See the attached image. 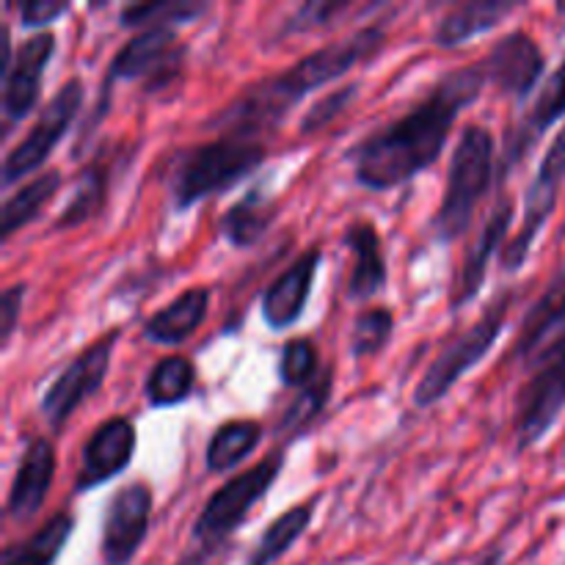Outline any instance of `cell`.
I'll return each instance as SVG.
<instances>
[{"mask_svg": "<svg viewBox=\"0 0 565 565\" xmlns=\"http://www.w3.org/2000/svg\"><path fill=\"white\" fill-rule=\"evenodd\" d=\"M318 497L307 502H298L296 508H290L287 513L276 516L274 522L265 527L263 539L257 541V546L252 550L248 561L243 565H276L292 546L301 541V535L307 533L309 524H312L315 511H318Z\"/></svg>", "mask_w": 565, "mask_h": 565, "instance_id": "cell-29", "label": "cell"}, {"mask_svg": "<svg viewBox=\"0 0 565 565\" xmlns=\"http://www.w3.org/2000/svg\"><path fill=\"white\" fill-rule=\"evenodd\" d=\"M359 97L356 83H348V86L331 88L326 97H320L318 103L309 105V110L303 114V119L298 121V132L301 136H315V132L326 130L337 116H342L348 110V105Z\"/></svg>", "mask_w": 565, "mask_h": 565, "instance_id": "cell-36", "label": "cell"}, {"mask_svg": "<svg viewBox=\"0 0 565 565\" xmlns=\"http://www.w3.org/2000/svg\"><path fill=\"white\" fill-rule=\"evenodd\" d=\"M119 337L121 331L114 329L108 331V334L99 337V340H94L88 348H83V351L55 375L53 384L42 392L39 412H42L44 423H47V428L53 430V434H61V430L66 428V423L72 419V414H75L88 397H94L103 390Z\"/></svg>", "mask_w": 565, "mask_h": 565, "instance_id": "cell-10", "label": "cell"}, {"mask_svg": "<svg viewBox=\"0 0 565 565\" xmlns=\"http://www.w3.org/2000/svg\"><path fill=\"white\" fill-rule=\"evenodd\" d=\"M386 33H390L386 20H375L373 25L359 28L340 42L312 50L309 55L298 58L290 70L248 83L224 108L215 110L204 121V127L215 130L218 136L235 132V136L248 138H259L263 132L276 130L309 94L340 81L353 66L379 55L386 44Z\"/></svg>", "mask_w": 565, "mask_h": 565, "instance_id": "cell-2", "label": "cell"}, {"mask_svg": "<svg viewBox=\"0 0 565 565\" xmlns=\"http://www.w3.org/2000/svg\"><path fill=\"white\" fill-rule=\"evenodd\" d=\"M565 182V127L555 136L552 147L546 149L544 160H541L539 171H535L533 182L527 188V196H524V215L522 226L516 230V235L505 243V248L500 252V265L508 274H516L522 270V265L527 263L530 252H533L535 241L544 232L546 221H550L552 210L557 207V196L563 191Z\"/></svg>", "mask_w": 565, "mask_h": 565, "instance_id": "cell-11", "label": "cell"}, {"mask_svg": "<svg viewBox=\"0 0 565 565\" xmlns=\"http://www.w3.org/2000/svg\"><path fill=\"white\" fill-rule=\"evenodd\" d=\"M331 386H334V370L323 367V373H320L318 379L307 386V390L298 392V397L290 403V408L285 412V417H281L279 425H276V434L292 436V434H298V430L307 428V425L312 423L320 412H323L326 403H329Z\"/></svg>", "mask_w": 565, "mask_h": 565, "instance_id": "cell-33", "label": "cell"}, {"mask_svg": "<svg viewBox=\"0 0 565 565\" xmlns=\"http://www.w3.org/2000/svg\"><path fill=\"white\" fill-rule=\"evenodd\" d=\"M210 312V290L207 287H188L174 301L147 318L143 323V340L154 342L160 348H177L191 340L199 326L207 320Z\"/></svg>", "mask_w": 565, "mask_h": 565, "instance_id": "cell-22", "label": "cell"}, {"mask_svg": "<svg viewBox=\"0 0 565 565\" xmlns=\"http://www.w3.org/2000/svg\"><path fill=\"white\" fill-rule=\"evenodd\" d=\"M55 480V447L44 436H33L17 461L14 478H11L6 513L14 522H28L36 516L47 502L50 489Z\"/></svg>", "mask_w": 565, "mask_h": 565, "instance_id": "cell-18", "label": "cell"}, {"mask_svg": "<svg viewBox=\"0 0 565 565\" xmlns=\"http://www.w3.org/2000/svg\"><path fill=\"white\" fill-rule=\"evenodd\" d=\"M395 334V312L386 307L359 309L351 326V353L356 359L379 356Z\"/></svg>", "mask_w": 565, "mask_h": 565, "instance_id": "cell-32", "label": "cell"}, {"mask_svg": "<svg viewBox=\"0 0 565 565\" xmlns=\"http://www.w3.org/2000/svg\"><path fill=\"white\" fill-rule=\"evenodd\" d=\"M285 469V447H276L259 463L248 467L246 472L226 480L207 502L193 522V541L196 546L218 552V546L235 533L243 519L254 511L259 500L270 494L274 483Z\"/></svg>", "mask_w": 565, "mask_h": 565, "instance_id": "cell-6", "label": "cell"}, {"mask_svg": "<svg viewBox=\"0 0 565 565\" xmlns=\"http://www.w3.org/2000/svg\"><path fill=\"white\" fill-rule=\"evenodd\" d=\"M215 555V550H207V546H193L185 557H182L177 565H207L210 557Z\"/></svg>", "mask_w": 565, "mask_h": 565, "instance_id": "cell-39", "label": "cell"}, {"mask_svg": "<svg viewBox=\"0 0 565 565\" xmlns=\"http://www.w3.org/2000/svg\"><path fill=\"white\" fill-rule=\"evenodd\" d=\"M196 390V367L182 353H169L149 370L143 381V395L152 408L182 406Z\"/></svg>", "mask_w": 565, "mask_h": 565, "instance_id": "cell-30", "label": "cell"}, {"mask_svg": "<svg viewBox=\"0 0 565 565\" xmlns=\"http://www.w3.org/2000/svg\"><path fill=\"white\" fill-rule=\"evenodd\" d=\"M276 213H279V202L274 193L265 188V182L252 185L243 199L221 213L218 218V235L230 243L232 248H252L268 235L274 226Z\"/></svg>", "mask_w": 565, "mask_h": 565, "instance_id": "cell-21", "label": "cell"}, {"mask_svg": "<svg viewBox=\"0 0 565 565\" xmlns=\"http://www.w3.org/2000/svg\"><path fill=\"white\" fill-rule=\"evenodd\" d=\"M480 66L489 86H497L516 103H524L544 77L546 55L530 33L511 31L491 44L489 53L480 58Z\"/></svg>", "mask_w": 565, "mask_h": 565, "instance_id": "cell-13", "label": "cell"}, {"mask_svg": "<svg viewBox=\"0 0 565 565\" xmlns=\"http://www.w3.org/2000/svg\"><path fill=\"white\" fill-rule=\"evenodd\" d=\"M522 3H505V0H469V3H456L436 22L434 36L430 39H434L436 47H461V44L494 31Z\"/></svg>", "mask_w": 565, "mask_h": 565, "instance_id": "cell-24", "label": "cell"}, {"mask_svg": "<svg viewBox=\"0 0 565 565\" xmlns=\"http://www.w3.org/2000/svg\"><path fill=\"white\" fill-rule=\"evenodd\" d=\"M108 182H110V169L105 163L103 154L92 160L86 169L77 177L75 188L70 193V202L64 204L58 215L53 221V230H75V226L92 221L99 210L105 207V199H108Z\"/></svg>", "mask_w": 565, "mask_h": 565, "instance_id": "cell-28", "label": "cell"}, {"mask_svg": "<svg viewBox=\"0 0 565 565\" xmlns=\"http://www.w3.org/2000/svg\"><path fill=\"white\" fill-rule=\"evenodd\" d=\"M72 533H75V516L70 511L53 513L28 539L6 546L0 565H55Z\"/></svg>", "mask_w": 565, "mask_h": 565, "instance_id": "cell-26", "label": "cell"}, {"mask_svg": "<svg viewBox=\"0 0 565 565\" xmlns=\"http://www.w3.org/2000/svg\"><path fill=\"white\" fill-rule=\"evenodd\" d=\"M20 25L28 28V31H39L53 25L55 20H61L64 14H70V3H55V0H25L20 3Z\"/></svg>", "mask_w": 565, "mask_h": 565, "instance_id": "cell-37", "label": "cell"}, {"mask_svg": "<svg viewBox=\"0 0 565 565\" xmlns=\"http://www.w3.org/2000/svg\"><path fill=\"white\" fill-rule=\"evenodd\" d=\"M185 58L188 47L177 39V28H143L136 36L127 39L110 58L103 86H99L97 108H94L92 121L83 127V136H88V130L105 119L116 83L141 81L143 92L158 94L174 86L177 77L182 75Z\"/></svg>", "mask_w": 565, "mask_h": 565, "instance_id": "cell-5", "label": "cell"}, {"mask_svg": "<svg viewBox=\"0 0 565 565\" xmlns=\"http://www.w3.org/2000/svg\"><path fill=\"white\" fill-rule=\"evenodd\" d=\"M489 86L480 61L441 75L414 108L348 149L353 177L367 191H395L439 160L463 108Z\"/></svg>", "mask_w": 565, "mask_h": 565, "instance_id": "cell-1", "label": "cell"}, {"mask_svg": "<svg viewBox=\"0 0 565 565\" xmlns=\"http://www.w3.org/2000/svg\"><path fill=\"white\" fill-rule=\"evenodd\" d=\"M265 158H268V147L263 138L235 136V132H224L213 141L180 149L171 158L169 174H166L171 204L177 213H185L202 204L204 199L218 196L252 177L265 163Z\"/></svg>", "mask_w": 565, "mask_h": 565, "instance_id": "cell-3", "label": "cell"}, {"mask_svg": "<svg viewBox=\"0 0 565 565\" xmlns=\"http://www.w3.org/2000/svg\"><path fill=\"white\" fill-rule=\"evenodd\" d=\"M83 99H86L83 81L81 77H72L44 103V108L39 110L36 121L25 132V138H20L17 147H11L9 154H6L3 171H0L3 174V188L22 182L47 163L50 154L64 141L70 127L75 125L77 114L83 110Z\"/></svg>", "mask_w": 565, "mask_h": 565, "instance_id": "cell-9", "label": "cell"}, {"mask_svg": "<svg viewBox=\"0 0 565 565\" xmlns=\"http://www.w3.org/2000/svg\"><path fill=\"white\" fill-rule=\"evenodd\" d=\"M136 456V425L127 417H108L88 434L75 472V494L99 489L119 478Z\"/></svg>", "mask_w": 565, "mask_h": 565, "instance_id": "cell-14", "label": "cell"}, {"mask_svg": "<svg viewBox=\"0 0 565 565\" xmlns=\"http://www.w3.org/2000/svg\"><path fill=\"white\" fill-rule=\"evenodd\" d=\"M28 296V285H11L6 287L3 296H0V345H9L11 337H14L17 323H20L22 315V301Z\"/></svg>", "mask_w": 565, "mask_h": 565, "instance_id": "cell-38", "label": "cell"}, {"mask_svg": "<svg viewBox=\"0 0 565 565\" xmlns=\"http://www.w3.org/2000/svg\"><path fill=\"white\" fill-rule=\"evenodd\" d=\"M263 423L257 419H230L215 434L210 436L204 447V467L210 475H224L230 469L241 467L246 458L254 456V450L263 441Z\"/></svg>", "mask_w": 565, "mask_h": 565, "instance_id": "cell-25", "label": "cell"}, {"mask_svg": "<svg viewBox=\"0 0 565 565\" xmlns=\"http://www.w3.org/2000/svg\"><path fill=\"white\" fill-rule=\"evenodd\" d=\"M320 263H323V248H307L265 287L263 320L270 331H287L303 318Z\"/></svg>", "mask_w": 565, "mask_h": 565, "instance_id": "cell-16", "label": "cell"}, {"mask_svg": "<svg viewBox=\"0 0 565 565\" xmlns=\"http://www.w3.org/2000/svg\"><path fill=\"white\" fill-rule=\"evenodd\" d=\"M508 309H511V296H500L461 337L450 342L434 362L428 364V370L419 379L417 390H414V403L419 408H430L436 403L445 401L452 390L458 386V381L467 373H472L491 351L500 342L502 331H505V318Z\"/></svg>", "mask_w": 565, "mask_h": 565, "instance_id": "cell-7", "label": "cell"}, {"mask_svg": "<svg viewBox=\"0 0 565 565\" xmlns=\"http://www.w3.org/2000/svg\"><path fill=\"white\" fill-rule=\"evenodd\" d=\"M533 375L524 384L516 406V452L539 445L565 408V331L530 362Z\"/></svg>", "mask_w": 565, "mask_h": 565, "instance_id": "cell-8", "label": "cell"}, {"mask_svg": "<svg viewBox=\"0 0 565 565\" xmlns=\"http://www.w3.org/2000/svg\"><path fill=\"white\" fill-rule=\"evenodd\" d=\"M513 213H516V204H513L511 196L497 199L489 218H486L483 230H480L478 241L472 243V248H469L467 257H463L461 274H458L456 287H452V298H450L452 312H458V309H463L467 303H472L475 298L480 296L486 274H489V263L494 259L497 252L505 248V237L508 232H511Z\"/></svg>", "mask_w": 565, "mask_h": 565, "instance_id": "cell-17", "label": "cell"}, {"mask_svg": "<svg viewBox=\"0 0 565 565\" xmlns=\"http://www.w3.org/2000/svg\"><path fill=\"white\" fill-rule=\"evenodd\" d=\"M565 116V58L561 61L555 72H552L550 81L544 83V88L535 97L533 108H530L527 119L516 127L513 132H508L505 138V152L500 154V163H497V180H508L513 169L519 166V160L535 147V143L544 138V132L552 125H557Z\"/></svg>", "mask_w": 565, "mask_h": 565, "instance_id": "cell-19", "label": "cell"}, {"mask_svg": "<svg viewBox=\"0 0 565 565\" xmlns=\"http://www.w3.org/2000/svg\"><path fill=\"white\" fill-rule=\"evenodd\" d=\"M61 182H64L61 171L47 169L42 174L31 177L28 182H22L20 191L6 199L3 210H0V237H3V243H9L22 226L39 218L44 204H50V199L58 193Z\"/></svg>", "mask_w": 565, "mask_h": 565, "instance_id": "cell-27", "label": "cell"}, {"mask_svg": "<svg viewBox=\"0 0 565 565\" xmlns=\"http://www.w3.org/2000/svg\"><path fill=\"white\" fill-rule=\"evenodd\" d=\"M213 9L210 3H193V0H160V3H130L119 11L121 28H177L196 22Z\"/></svg>", "mask_w": 565, "mask_h": 565, "instance_id": "cell-31", "label": "cell"}, {"mask_svg": "<svg viewBox=\"0 0 565 565\" xmlns=\"http://www.w3.org/2000/svg\"><path fill=\"white\" fill-rule=\"evenodd\" d=\"M500 561H502V550H491L489 555H483V561L478 565H500Z\"/></svg>", "mask_w": 565, "mask_h": 565, "instance_id": "cell-40", "label": "cell"}, {"mask_svg": "<svg viewBox=\"0 0 565 565\" xmlns=\"http://www.w3.org/2000/svg\"><path fill=\"white\" fill-rule=\"evenodd\" d=\"M375 9H381V6H353L351 0H309V3L298 6V9L287 17L285 25H281L279 33H276V39L318 31V28L331 25L337 17L351 14V11H375Z\"/></svg>", "mask_w": 565, "mask_h": 565, "instance_id": "cell-34", "label": "cell"}, {"mask_svg": "<svg viewBox=\"0 0 565 565\" xmlns=\"http://www.w3.org/2000/svg\"><path fill=\"white\" fill-rule=\"evenodd\" d=\"M152 489L141 480L114 491L105 508L103 539H99L105 565H130L136 561L152 524Z\"/></svg>", "mask_w": 565, "mask_h": 565, "instance_id": "cell-12", "label": "cell"}, {"mask_svg": "<svg viewBox=\"0 0 565 565\" xmlns=\"http://www.w3.org/2000/svg\"><path fill=\"white\" fill-rule=\"evenodd\" d=\"M565 331V270L544 290V296L530 307L519 326V337L511 348L513 362H533L552 334Z\"/></svg>", "mask_w": 565, "mask_h": 565, "instance_id": "cell-23", "label": "cell"}, {"mask_svg": "<svg viewBox=\"0 0 565 565\" xmlns=\"http://www.w3.org/2000/svg\"><path fill=\"white\" fill-rule=\"evenodd\" d=\"M497 141L489 127L467 125L452 147L447 163V185L439 210L430 218V232L439 243H456L472 226L480 199L497 177Z\"/></svg>", "mask_w": 565, "mask_h": 565, "instance_id": "cell-4", "label": "cell"}, {"mask_svg": "<svg viewBox=\"0 0 565 565\" xmlns=\"http://www.w3.org/2000/svg\"><path fill=\"white\" fill-rule=\"evenodd\" d=\"M55 33L42 31L17 44L14 61L3 72V119L6 127L28 119L42 97V77L55 55Z\"/></svg>", "mask_w": 565, "mask_h": 565, "instance_id": "cell-15", "label": "cell"}, {"mask_svg": "<svg viewBox=\"0 0 565 565\" xmlns=\"http://www.w3.org/2000/svg\"><path fill=\"white\" fill-rule=\"evenodd\" d=\"M323 373L320 370L318 348L309 337H296V340L287 342L281 348L279 356V381L290 390H307L318 375Z\"/></svg>", "mask_w": 565, "mask_h": 565, "instance_id": "cell-35", "label": "cell"}, {"mask_svg": "<svg viewBox=\"0 0 565 565\" xmlns=\"http://www.w3.org/2000/svg\"><path fill=\"white\" fill-rule=\"evenodd\" d=\"M342 246L353 254L348 298L351 301H370L379 292H384L386 281H390V270H386L384 243H381L379 230L364 218L351 221L342 230Z\"/></svg>", "mask_w": 565, "mask_h": 565, "instance_id": "cell-20", "label": "cell"}]
</instances>
